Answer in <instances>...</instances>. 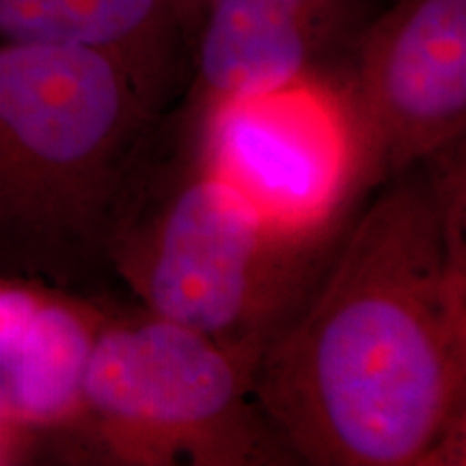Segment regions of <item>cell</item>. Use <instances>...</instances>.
<instances>
[{"mask_svg":"<svg viewBox=\"0 0 466 466\" xmlns=\"http://www.w3.org/2000/svg\"><path fill=\"white\" fill-rule=\"evenodd\" d=\"M464 171L460 147L378 184L259 354L253 395L291 458L464 464Z\"/></svg>","mask_w":466,"mask_h":466,"instance_id":"cell-1","label":"cell"},{"mask_svg":"<svg viewBox=\"0 0 466 466\" xmlns=\"http://www.w3.org/2000/svg\"><path fill=\"white\" fill-rule=\"evenodd\" d=\"M343 229L302 238L268 223L208 165L177 110L156 124L127 173L106 264L143 311L195 330L255 370Z\"/></svg>","mask_w":466,"mask_h":466,"instance_id":"cell-2","label":"cell"},{"mask_svg":"<svg viewBox=\"0 0 466 466\" xmlns=\"http://www.w3.org/2000/svg\"><path fill=\"white\" fill-rule=\"evenodd\" d=\"M162 116L106 52L0 44L3 277L67 291L108 270L116 199Z\"/></svg>","mask_w":466,"mask_h":466,"instance_id":"cell-3","label":"cell"},{"mask_svg":"<svg viewBox=\"0 0 466 466\" xmlns=\"http://www.w3.org/2000/svg\"><path fill=\"white\" fill-rule=\"evenodd\" d=\"M130 464L289 462L253 395V365L151 313L106 316L91 346L83 415Z\"/></svg>","mask_w":466,"mask_h":466,"instance_id":"cell-4","label":"cell"},{"mask_svg":"<svg viewBox=\"0 0 466 466\" xmlns=\"http://www.w3.org/2000/svg\"><path fill=\"white\" fill-rule=\"evenodd\" d=\"M179 110L208 165L294 236H335L380 184L335 69Z\"/></svg>","mask_w":466,"mask_h":466,"instance_id":"cell-5","label":"cell"},{"mask_svg":"<svg viewBox=\"0 0 466 466\" xmlns=\"http://www.w3.org/2000/svg\"><path fill=\"white\" fill-rule=\"evenodd\" d=\"M378 182L464 147L466 0H395L335 67Z\"/></svg>","mask_w":466,"mask_h":466,"instance_id":"cell-6","label":"cell"},{"mask_svg":"<svg viewBox=\"0 0 466 466\" xmlns=\"http://www.w3.org/2000/svg\"><path fill=\"white\" fill-rule=\"evenodd\" d=\"M370 0H208L190 55L186 104H208L335 69Z\"/></svg>","mask_w":466,"mask_h":466,"instance_id":"cell-7","label":"cell"},{"mask_svg":"<svg viewBox=\"0 0 466 466\" xmlns=\"http://www.w3.org/2000/svg\"><path fill=\"white\" fill-rule=\"evenodd\" d=\"M0 44L106 52L162 115L190 78V46L168 0H0Z\"/></svg>","mask_w":466,"mask_h":466,"instance_id":"cell-8","label":"cell"},{"mask_svg":"<svg viewBox=\"0 0 466 466\" xmlns=\"http://www.w3.org/2000/svg\"><path fill=\"white\" fill-rule=\"evenodd\" d=\"M171 7L177 15L179 25H182V31L186 35V42L190 46V55H192V44H195L197 31H199L203 11H206L208 0H168Z\"/></svg>","mask_w":466,"mask_h":466,"instance_id":"cell-9","label":"cell"},{"mask_svg":"<svg viewBox=\"0 0 466 466\" xmlns=\"http://www.w3.org/2000/svg\"><path fill=\"white\" fill-rule=\"evenodd\" d=\"M28 434L31 432H26V430L0 421V464H7L14 458L22 456Z\"/></svg>","mask_w":466,"mask_h":466,"instance_id":"cell-10","label":"cell"}]
</instances>
